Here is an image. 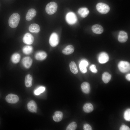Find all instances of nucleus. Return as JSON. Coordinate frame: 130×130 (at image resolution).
I'll return each instance as SVG.
<instances>
[{"label": "nucleus", "mask_w": 130, "mask_h": 130, "mask_svg": "<svg viewBox=\"0 0 130 130\" xmlns=\"http://www.w3.org/2000/svg\"><path fill=\"white\" fill-rule=\"evenodd\" d=\"M20 16L17 13H15L12 14L8 20V23L9 26L12 28L16 27L18 25Z\"/></svg>", "instance_id": "nucleus-1"}, {"label": "nucleus", "mask_w": 130, "mask_h": 130, "mask_svg": "<svg viewBox=\"0 0 130 130\" xmlns=\"http://www.w3.org/2000/svg\"><path fill=\"white\" fill-rule=\"evenodd\" d=\"M57 8L58 5L55 2H51L46 5L45 10L48 14L52 15L56 12Z\"/></svg>", "instance_id": "nucleus-2"}, {"label": "nucleus", "mask_w": 130, "mask_h": 130, "mask_svg": "<svg viewBox=\"0 0 130 130\" xmlns=\"http://www.w3.org/2000/svg\"><path fill=\"white\" fill-rule=\"evenodd\" d=\"M97 10L99 13L102 14H106L109 11L110 9L107 4L102 2L98 3L96 5Z\"/></svg>", "instance_id": "nucleus-3"}, {"label": "nucleus", "mask_w": 130, "mask_h": 130, "mask_svg": "<svg viewBox=\"0 0 130 130\" xmlns=\"http://www.w3.org/2000/svg\"><path fill=\"white\" fill-rule=\"evenodd\" d=\"M65 19L67 22L70 25L75 24L77 21V17L75 14L72 12H69L66 14Z\"/></svg>", "instance_id": "nucleus-4"}, {"label": "nucleus", "mask_w": 130, "mask_h": 130, "mask_svg": "<svg viewBox=\"0 0 130 130\" xmlns=\"http://www.w3.org/2000/svg\"><path fill=\"white\" fill-rule=\"evenodd\" d=\"M118 67L121 72L124 73H126L130 71V64L127 61H121L118 64Z\"/></svg>", "instance_id": "nucleus-5"}, {"label": "nucleus", "mask_w": 130, "mask_h": 130, "mask_svg": "<svg viewBox=\"0 0 130 130\" xmlns=\"http://www.w3.org/2000/svg\"><path fill=\"white\" fill-rule=\"evenodd\" d=\"M59 39L58 34L55 32L51 34L49 38V42L50 45L52 47L57 46L59 43Z\"/></svg>", "instance_id": "nucleus-6"}, {"label": "nucleus", "mask_w": 130, "mask_h": 130, "mask_svg": "<svg viewBox=\"0 0 130 130\" xmlns=\"http://www.w3.org/2000/svg\"><path fill=\"white\" fill-rule=\"evenodd\" d=\"M34 40L33 37L29 33H26L24 35L23 39V42L25 44L28 45L32 44Z\"/></svg>", "instance_id": "nucleus-7"}, {"label": "nucleus", "mask_w": 130, "mask_h": 130, "mask_svg": "<svg viewBox=\"0 0 130 130\" xmlns=\"http://www.w3.org/2000/svg\"><path fill=\"white\" fill-rule=\"evenodd\" d=\"M6 102L9 103L14 104L18 101L19 98L17 95L10 94L6 96Z\"/></svg>", "instance_id": "nucleus-8"}, {"label": "nucleus", "mask_w": 130, "mask_h": 130, "mask_svg": "<svg viewBox=\"0 0 130 130\" xmlns=\"http://www.w3.org/2000/svg\"><path fill=\"white\" fill-rule=\"evenodd\" d=\"M109 59V57L108 54L105 52H102L99 55L98 60L100 63L104 64L107 62Z\"/></svg>", "instance_id": "nucleus-9"}, {"label": "nucleus", "mask_w": 130, "mask_h": 130, "mask_svg": "<svg viewBox=\"0 0 130 130\" xmlns=\"http://www.w3.org/2000/svg\"><path fill=\"white\" fill-rule=\"evenodd\" d=\"M128 39L127 33L126 32L121 31L119 32L118 37V41L121 43L126 42Z\"/></svg>", "instance_id": "nucleus-10"}, {"label": "nucleus", "mask_w": 130, "mask_h": 130, "mask_svg": "<svg viewBox=\"0 0 130 130\" xmlns=\"http://www.w3.org/2000/svg\"><path fill=\"white\" fill-rule=\"evenodd\" d=\"M27 108L30 111L32 112H37V105L34 101L31 100L27 104Z\"/></svg>", "instance_id": "nucleus-11"}, {"label": "nucleus", "mask_w": 130, "mask_h": 130, "mask_svg": "<svg viewBox=\"0 0 130 130\" xmlns=\"http://www.w3.org/2000/svg\"><path fill=\"white\" fill-rule=\"evenodd\" d=\"M22 62L23 65L25 68H29L32 64V60L30 57H27L23 58Z\"/></svg>", "instance_id": "nucleus-12"}, {"label": "nucleus", "mask_w": 130, "mask_h": 130, "mask_svg": "<svg viewBox=\"0 0 130 130\" xmlns=\"http://www.w3.org/2000/svg\"><path fill=\"white\" fill-rule=\"evenodd\" d=\"M36 12L34 9L31 8L27 12L26 17V20L29 21L32 19L36 15Z\"/></svg>", "instance_id": "nucleus-13"}, {"label": "nucleus", "mask_w": 130, "mask_h": 130, "mask_svg": "<svg viewBox=\"0 0 130 130\" xmlns=\"http://www.w3.org/2000/svg\"><path fill=\"white\" fill-rule=\"evenodd\" d=\"M91 29L94 33L98 34H101L104 31L103 27L97 24L93 25Z\"/></svg>", "instance_id": "nucleus-14"}, {"label": "nucleus", "mask_w": 130, "mask_h": 130, "mask_svg": "<svg viewBox=\"0 0 130 130\" xmlns=\"http://www.w3.org/2000/svg\"><path fill=\"white\" fill-rule=\"evenodd\" d=\"M47 56V54L46 52L42 51H40L36 53L35 57L37 60H42L46 58Z\"/></svg>", "instance_id": "nucleus-15"}, {"label": "nucleus", "mask_w": 130, "mask_h": 130, "mask_svg": "<svg viewBox=\"0 0 130 130\" xmlns=\"http://www.w3.org/2000/svg\"><path fill=\"white\" fill-rule=\"evenodd\" d=\"M78 13L82 17L84 18L88 15L89 11L87 8L83 7L80 8L79 9Z\"/></svg>", "instance_id": "nucleus-16"}, {"label": "nucleus", "mask_w": 130, "mask_h": 130, "mask_svg": "<svg viewBox=\"0 0 130 130\" xmlns=\"http://www.w3.org/2000/svg\"><path fill=\"white\" fill-rule=\"evenodd\" d=\"M81 90L84 93L88 94L90 92V87L88 83L86 82H84L81 84Z\"/></svg>", "instance_id": "nucleus-17"}, {"label": "nucleus", "mask_w": 130, "mask_h": 130, "mask_svg": "<svg viewBox=\"0 0 130 130\" xmlns=\"http://www.w3.org/2000/svg\"><path fill=\"white\" fill-rule=\"evenodd\" d=\"M74 48L73 46L71 45L67 46L62 51L63 53L65 55H68L74 52Z\"/></svg>", "instance_id": "nucleus-18"}, {"label": "nucleus", "mask_w": 130, "mask_h": 130, "mask_svg": "<svg viewBox=\"0 0 130 130\" xmlns=\"http://www.w3.org/2000/svg\"><path fill=\"white\" fill-rule=\"evenodd\" d=\"M63 114L62 112L57 111L54 113L53 116V120L56 122H58L61 121L63 118Z\"/></svg>", "instance_id": "nucleus-19"}, {"label": "nucleus", "mask_w": 130, "mask_h": 130, "mask_svg": "<svg viewBox=\"0 0 130 130\" xmlns=\"http://www.w3.org/2000/svg\"><path fill=\"white\" fill-rule=\"evenodd\" d=\"M29 31L32 32L38 33L40 30L39 26L36 24H32L29 26Z\"/></svg>", "instance_id": "nucleus-20"}, {"label": "nucleus", "mask_w": 130, "mask_h": 130, "mask_svg": "<svg viewBox=\"0 0 130 130\" xmlns=\"http://www.w3.org/2000/svg\"><path fill=\"white\" fill-rule=\"evenodd\" d=\"M83 109L84 112L89 113L92 112L93 110L94 107L91 103H87L85 104L83 106Z\"/></svg>", "instance_id": "nucleus-21"}, {"label": "nucleus", "mask_w": 130, "mask_h": 130, "mask_svg": "<svg viewBox=\"0 0 130 130\" xmlns=\"http://www.w3.org/2000/svg\"><path fill=\"white\" fill-rule=\"evenodd\" d=\"M111 76L109 72H104L102 76V80L105 83L109 82L111 79Z\"/></svg>", "instance_id": "nucleus-22"}, {"label": "nucleus", "mask_w": 130, "mask_h": 130, "mask_svg": "<svg viewBox=\"0 0 130 130\" xmlns=\"http://www.w3.org/2000/svg\"><path fill=\"white\" fill-rule=\"evenodd\" d=\"M32 76L30 74H27L26 76L25 82L26 87H29L32 86Z\"/></svg>", "instance_id": "nucleus-23"}, {"label": "nucleus", "mask_w": 130, "mask_h": 130, "mask_svg": "<svg viewBox=\"0 0 130 130\" xmlns=\"http://www.w3.org/2000/svg\"><path fill=\"white\" fill-rule=\"evenodd\" d=\"M69 67L70 71L73 73L76 74L78 73V68L75 63L74 61H72L70 63Z\"/></svg>", "instance_id": "nucleus-24"}, {"label": "nucleus", "mask_w": 130, "mask_h": 130, "mask_svg": "<svg viewBox=\"0 0 130 130\" xmlns=\"http://www.w3.org/2000/svg\"><path fill=\"white\" fill-rule=\"evenodd\" d=\"M20 55L18 53H14L12 55L11 60L13 63L14 64L18 63L20 61Z\"/></svg>", "instance_id": "nucleus-25"}, {"label": "nucleus", "mask_w": 130, "mask_h": 130, "mask_svg": "<svg viewBox=\"0 0 130 130\" xmlns=\"http://www.w3.org/2000/svg\"><path fill=\"white\" fill-rule=\"evenodd\" d=\"M33 50V47L29 45L25 46H24L22 48L23 52L27 55L31 54Z\"/></svg>", "instance_id": "nucleus-26"}, {"label": "nucleus", "mask_w": 130, "mask_h": 130, "mask_svg": "<svg viewBox=\"0 0 130 130\" xmlns=\"http://www.w3.org/2000/svg\"><path fill=\"white\" fill-rule=\"evenodd\" d=\"M77 127V123L74 122H73L70 123L66 128V130H75Z\"/></svg>", "instance_id": "nucleus-27"}, {"label": "nucleus", "mask_w": 130, "mask_h": 130, "mask_svg": "<svg viewBox=\"0 0 130 130\" xmlns=\"http://www.w3.org/2000/svg\"><path fill=\"white\" fill-rule=\"evenodd\" d=\"M124 118L126 121H130V109H128L126 110L124 114Z\"/></svg>", "instance_id": "nucleus-28"}, {"label": "nucleus", "mask_w": 130, "mask_h": 130, "mask_svg": "<svg viewBox=\"0 0 130 130\" xmlns=\"http://www.w3.org/2000/svg\"><path fill=\"white\" fill-rule=\"evenodd\" d=\"M45 88L43 86H41L36 90L34 91L35 94L38 95L43 92L45 90Z\"/></svg>", "instance_id": "nucleus-29"}, {"label": "nucleus", "mask_w": 130, "mask_h": 130, "mask_svg": "<svg viewBox=\"0 0 130 130\" xmlns=\"http://www.w3.org/2000/svg\"><path fill=\"white\" fill-rule=\"evenodd\" d=\"M90 71L94 73H96L98 71L95 65L93 64L90 66Z\"/></svg>", "instance_id": "nucleus-30"}, {"label": "nucleus", "mask_w": 130, "mask_h": 130, "mask_svg": "<svg viewBox=\"0 0 130 130\" xmlns=\"http://www.w3.org/2000/svg\"><path fill=\"white\" fill-rule=\"evenodd\" d=\"M79 67L80 70L82 73H84L87 72V70L86 67L79 65Z\"/></svg>", "instance_id": "nucleus-31"}, {"label": "nucleus", "mask_w": 130, "mask_h": 130, "mask_svg": "<svg viewBox=\"0 0 130 130\" xmlns=\"http://www.w3.org/2000/svg\"><path fill=\"white\" fill-rule=\"evenodd\" d=\"M83 128L84 130H92L91 126L90 125L88 124H85L84 125Z\"/></svg>", "instance_id": "nucleus-32"}, {"label": "nucleus", "mask_w": 130, "mask_h": 130, "mask_svg": "<svg viewBox=\"0 0 130 130\" xmlns=\"http://www.w3.org/2000/svg\"><path fill=\"white\" fill-rule=\"evenodd\" d=\"M88 63L87 61L85 60H83L81 61L79 65L86 67Z\"/></svg>", "instance_id": "nucleus-33"}, {"label": "nucleus", "mask_w": 130, "mask_h": 130, "mask_svg": "<svg viewBox=\"0 0 130 130\" xmlns=\"http://www.w3.org/2000/svg\"><path fill=\"white\" fill-rule=\"evenodd\" d=\"M130 130V128L128 126L125 125H122L120 128V130Z\"/></svg>", "instance_id": "nucleus-34"}, {"label": "nucleus", "mask_w": 130, "mask_h": 130, "mask_svg": "<svg viewBox=\"0 0 130 130\" xmlns=\"http://www.w3.org/2000/svg\"><path fill=\"white\" fill-rule=\"evenodd\" d=\"M126 79L129 81L130 80V74H127L126 76Z\"/></svg>", "instance_id": "nucleus-35"}]
</instances>
